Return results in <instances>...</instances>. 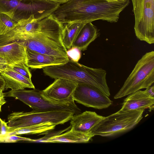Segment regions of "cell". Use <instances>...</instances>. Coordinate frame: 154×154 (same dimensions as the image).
Segmentation results:
<instances>
[{
    "label": "cell",
    "instance_id": "cell-4",
    "mask_svg": "<svg viewBox=\"0 0 154 154\" xmlns=\"http://www.w3.org/2000/svg\"><path fill=\"white\" fill-rule=\"evenodd\" d=\"M74 115L73 112L66 111L14 112L8 116L7 125L9 132L23 128L47 123L56 126L70 120Z\"/></svg>",
    "mask_w": 154,
    "mask_h": 154
},
{
    "label": "cell",
    "instance_id": "cell-6",
    "mask_svg": "<svg viewBox=\"0 0 154 154\" xmlns=\"http://www.w3.org/2000/svg\"><path fill=\"white\" fill-rule=\"evenodd\" d=\"M5 96L15 98L21 101L37 112L56 111H66L73 112L74 114L81 113V110L75 102L58 103L54 102L44 97L42 91L34 89L16 91L11 90L5 93Z\"/></svg>",
    "mask_w": 154,
    "mask_h": 154
},
{
    "label": "cell",
    "instance_id": "cell-30",
    "mask_svg": "<svg viewBox=\"0 0 154 154\" xmlns=\"http://www.w3.org/2000/svg\"><path fill=\"white\" fill-rule=\"evenodd\" d=\"M109 1H120L123 0H107Z\"/></svg>",
    "mask_w": 154,
    "mask_h": 154
},
{
    "label": "cell",
    "instance_id": "cell-25",
    "mask_svg": "<svg viewBox=\"0 0 154 154\" xmlns=\"http://www.w3.org/2000/svg\"><path fill=\"white\" fill-rule=\"evenodd\" d=\"M9 67L6 61L0 57V73L8 69Z\"/></svg>",
    "mask_w": 154,
    "mask_h": 154
},
{
    "label": "cell",
    "instance_id": "cell-7",
    "mask_svg": "<svg viewBox=\"0 0 154 154\" xmlns=\"http://www.w3.org/2000/svg\"><path fill=\"white\" fill-rule=\"evenodd\" d=\"M137 38L149 44L154 43V0H131Z\"/></svg>",
    "mask_w": 154,
    "mask_h": 154
},
{
    "label": "cell",
    "instance_id": "cell-1",
    "mask_svg": "<svg viewBox=\"0 0 154 154\" xmlns=\"http://www.w3.org/2000/svg\"><path fill=\"white\" fill-rule=\"evenodd\" d=\"M43 69L45 75L53 79L63 78L77 84L88 85L109 97L110 95L106 72L101 68L89 67L69 60L64 63L46 67Z\"/></svg>",
    "mask_w": 154,
    "mask_h": 154
},
{
    "label": "cell",
    "instance_id": "cell-12",
    "mask_svg": "<svg viewBox=\"0 0 154 154\" xmlns=\"http://www.w3.org/2000/svg\"><path fill=\"white\" fill-rule=\"evenodd\" d=\"M154 97L149 95L145 90H138L128 95L124 100L121 111L127 112L153 109Z\"/></svg>",
    "mask_w": 154,
    "mask_h": 154
},
{
    "label": "cell",
    "instance_id": "cell-9",
    "mask_svg": "<svg viewBox=\"0 0 154 154\" xmlns=\"http://www.w3.org/2000/svg\"><path fill=\"white\" fill-rule=\"evenodd\" d=\"M55 79L53 82L42 91V95L55 102H74L73 94L78 84L63 78Z\"/></svg>",
    "mask_w": 154,
    "mask_h": 154
},
{
    "label": "cell",
    "instance_id": "cell-23",
    "mask_svg": "<svg viewBox=\"0 0 154 154\" xmlns=\"http://www.w3.org/2000/svg\"><path fill=\"white\" fill-rule=\"evenodd\" d=\"M71 128V127L70 126L69 127L63 130H60L57 131L52 132L51 131L48 133L45 134V136L43 137L37 139H32L31 142H42L44 143L45 140L48 139L52 137L53 136L60 134L63 132H65L67 130H69Z\"/></svg>",
    "mask_w": 154,
    "mask_h": 154
},
{
    "label": "cell",
    "instance_id": "cell-10",
    "mask_svg": "<svg viewBox=\"0 0 154 154\" xmlns=\"http://www.w3.org/2000/svg\"><path fill=\"white\" fill-rule=\"evenodd\" d=\"M104 117L94 112L88 111L74 114L70 120L71 128L93 137V129Z\"/></svg>",
    "mask_w": 154,
    "mask_h": 154
},
{
    "label": "cell",
    "instance_id": "cell-8",
    "mask_svg": "<svg viewBox=\"0 0 154 154\" xmlns=\"http://www.w3.org/2000/svg\"><path fill=\"white\" fill-rule=\"evenodd\" d=\"M73 99L86 106L97 109L107 108L112 103L108 96L95 88L85 84H78Z\"/></svg>",
    "mask_w": 154,
    "mask_h": 154
},
{
    "label": "cell",
    "instance_id": "cell-31",
    "mask_svg": "<svg viewBox=\"0 0 154 154\" xmlns=\"http://www.w3.org/2000/svg\"><path fill=\"white\" fill-rule=\"evenodd\" d=\"M1 110V108H0V112Z\"/></svg>",
    "mask_w": 154,
    "mask_h": 154
},
{
    "label": "cell",
    "instance_id": "cell-18",
    "mask_svg": "<svg viewBox=\"0 0 154 154\" xmlns=\"http://www.w3.org/2000/svg\"><path fill=\"white\" fill-rule=\"evenodd\" d=\"M56 126L50 123H47L25 127L11 132L7 136L22 134H45L53 130Z\"/></svg>",
    "mask_w": 154,
    "mask_h": 154
},
{
    "label": "cell",
    "instance_id": "cell-16",
    "mask_svg": "<svg viewBox=\"0 0 154 154\" xmlns=\"http://www.w3.org/2000/svg\"><path fill=\"white\" fill-rule=\"evenodd\" d=\"M92 138L90 136L71 128L70 130L66 132L48 139L44 143H87Z\"/></svg>",
    "mask_w": 154,
    "mask_h": 154
},
{
    "label": "cell",
    "instance_id": "cell-17",
    "mask_svg": "<svg viewBox=\"0 0 154 154\" xmlns=\"http://www.w3.org/2000/svg\"><path fill=\"white\" fill-rule=\"evenodd\" d=\"M84 24L81 23H66L64 26L62 32V40L67 50L71 48L73 41Z\"/></svg>",
    "mask_w": 154,
    "mask_h": 154
},
{
    "label": "cell",
    "instance_id": "cell-28",
    "mask_svg": "<svg viewBox=\"0 0 154 154\" xmlns=\"http://www.w3.org/2000/svg\"><path fill=\"white\" fill-rule=\"evenodd\" d=\"M5 83L4 80L0 74V90H5Z\"/></svg>",
    "mask_w": 154,
    "mask_h": 154
},
{
    "label": "cell",
    "instance_id": "cell-11",
    "mask_svg": "<svg viewBox=\"0 0 154 154\" xmlns=\"http://www.w3.org/2000/svg\"><path fill=\"white\" fill-rule=\"evenodd\" d=\"M26 48L21 41H15L0 45V57L9 66L24 63L27 65Z\"/></svg>",
    "mask_w": 154,
    "mask_h": 154
},
{
    "label": "cell",
    "instance_id": "cell-21",
    "mask_svg": "<svg viewBox=\"0 0 154 154\" xmlns=\"http://www.w3.org/2000/svg\"><path fill=\"white\" fill-rule=\"evenodd\" d=\"M32 139L17 136L16 135L7 136L0 138V142L15 143L18 141L25 140L31 141Z\"/></svg>",
    "mask_w": 154,
    "mask_h": 154
},
{
    "label": "cell",
    "instance_id": "cell-13",
    "mask_svg": "<svg viewBox=\"0 0 154 154\" xmlns=\"http://www.w3.org/2000/svg\"><path fill=\"white\" fill-rule=\"evenodd\" d=\"M26 53L27 66L33 69H43L49 66L62 64L69 60V58L38 53L26 48Z\"/></svg>",
    "mask_w": 154,
    "mask_h": 154
},
{
    "label": "cell",
    "instance_id": "cell-19",
    "mask_svg": "<svg viewBox=\"0 0 154 154\" xmlns=\"http://www.w3.org/2000/svg\"><path fill=\"white\" fill-rule=\"evenodd\" d=\"M17 24L10 16L0 12V36L6 34L14 28Z\"/></svg>",
    "mask_w": 154,
    "mask_h": 154
},
{
    "label": "cell",
    "instance_id": "cell-22",
    "mask_svg": "<svg viewBox=\"0 0 154 154\" xmlns=\"http://www.w3.org/2000/svg\"><path fill=\"white\" fill-rule=\"evenodd\" d=\"M67 54L69 59L75 62H78L81 57V51L76 47H72L67 50Z\"/></svg>",
    "mask_w": 154,
    "mask_h": 154
},
{
    "label": "cell",
    "instance_id": "cell-29",
    "mask_svg": "<svg viewBox=\"0 0 154 154\" xmlns=\"http://www.w3.org/2000/svg\"><path fill=\"white\" fill-rule=\"evenodd\" d=\"M47 1L52 2L60 4H61L68 1L69 0H45Z\"/></svg>",
    "mask_w": 154,
    "mask_h": 154
},
{
    "label": "cell",
    "instance_id": "cell-3",
    "mask_svg": "<svg viewBox=\"0 0 154 154\" xmlns=\"http://www.w3.org/2000/svg\"><path fill=\"white\" fill-rule=\"evenodd\" d=\"M154 83V51H152L145 53L138 60L114 98H122L141 89H146Z\"/></svg>",
    "mask_w": 154,
    "mask_h": 154
},
{
    "label": "cell",
    "instance_id": "cell-15",
    "mask_svg": "<svg viewBox=\"0 0 154 154\" xmlns=\"http://www.w3.org/2000/svg\"><path fill=\"white\" fill-rule=\"evenodd\" d=\"M4 80L5 90L10 88L11 90H23L26 88L35 89L31 79H29L9 68L0 73Z\"/></svg>",
    "mask_w": 154,
    "mask_h": 154
},
{
    "label": "cell",
    "instance_id": "cell-2",
    "mask_svg": "<svg viewBox=\"0 0 154 154\" xmlns=\"http://www.w3.org/2000/svg\"><path fill=\"white\" fill-rule=\"evenodd\" d=\"M64 26L63 25L26 35L18 41L23 42L26 48L31 50L54 56L69 58L67 50L62 40Z\"/></svg>",
    "mask_w": 154,
    "mask_h": 154
},
{
    "label": "cell",
    "instance_id": "cell-20",
    "mask_svg": "<svg viewBox=\"0 0 154 154\" xmlns=\"http://www.w3.org/2000/svg\"><path fill=\"white\" fill-rule=\"evenodd\" d=\"M9 68L29 79H31L32 75L28 66L24 63L9 66Z\"/></svg>",
    "mask_w": 154,
    "mask_h": 154
},
{
    "label": "cell",
    "instance_id": "cell-5",
    "mask_svg": "<svg viewBox=\"0 0 154 154\" xmlns=\"http://www.w3.org/2000/svg\"><path fill=\"white\" fill-rule=\"evenodd\" d=\"M144 110L124 112L120 110L104 118L93 129L94 137L113 136L128 131L137 125L143 118Z\"/></svg>",
    "mask_w": 154,
    "mask_h": 154
},
{
    "label": "cell",
    "instance_id": "cell-27",
    "mask_svg": "<svg viewBox=\"0 0 154 154\" xmlns=\"http://www.w3.org/2000/svg\"><path fill=\"white\" fill-rule=\"evenodd\" d=\"M3 91L2 90H0V108L6 102L4 98L5 96V93L3 92Z\"/></svg>",
    "mask_w": 154,
    "mask_h": 154
},
{
    "label": "cell",
    "instance_id": "cell-26",
    "mask_svg": "<svg viewBox=\"0 0 154 154\" xmlns=\"http://www.w3.org/2000/svg\"><path fill=\"white\" fill-rule=\"evenodd\" d=\"M145 91L150 96L154 97V86L153 85L146 88Z\"/></svg>",
    "mask_w": 154,
    "mask_h": 154
},
{
    "label": "cell",
    "instance_id": "cell-14",
    "mask_svg": "<svg viewBox=\"0 0 154 154\" xmlns=\"http://www.w3.org/2000/svg\"><path fill=\"white\" fill-rule=\"evenodd\" d=\"M100 35V29L91 22L86 23L78 32L71 47H76L81 51H84L87 49L90 44L99 37Z\"/></svg>",
    "mask_w": 154,
    "mask_h": 154
},
{
    "label": "cell",
    "instance_id": "cell-24",
    "mask_svg": "<svg viewBox=\"0 0 154 154\" xmlns=\"http://www.w3.org/2000/svg\"><path fill=\"white\" fill-rule=\"evenodd\" d=\"M10 132V128L7 122L2 120L0 118V138L7 136Z\"/></svg>",
    "mask_w": 154,
    "mask_h": 154
}]
</instances>
